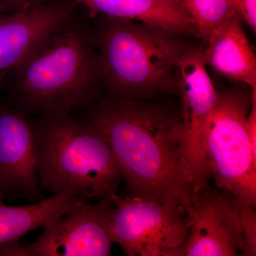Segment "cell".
Instances as JSON below:
<instances>
[{"label": "cell", "mask_w": 256, "mask_h": 256, "mask_svg": "<svg viewBox=\"0 0 256 256\" xmlns=\"http://www.w3.org/2000/svg\"><path fill=\"white\" fill-rule=\"evenodd\" d=\"M87 110L88 120L108 142L130 194L182 206L193 188L180 117L132 99H100Z\"/></svg>", "instance_id": "6da1fadb"}, {"label": "cell", "mask_w": 256, "mask_h": 256, "mask_svg": "<svg viewBox=\"0 0 256 256\" xmlns=\"http://www.w3.org/2000/svg\"><path fill=\"white\" fill-rule=\"evenodd\" d=\"M2 89L10 104L32 116L88 109L104 89L92 32L74 16L6 74Z\"/></svg>", "instance_id": "7a4b0ae2"}, {"label": "cell", "mask_w": 256, "mask_h": 256, "mask_svg": "<svg viewBox=\"0 0 256 256\" xmlns=\"http://www.w3.org/2000/svg\"><path fill=\"white\" fill-rule=\"evenodd\" d=\"M92 32L108 98L144 100L176 92V64L188 46L180 35L148 24L107 18Z\"/></svg>", "instance_id": "3957f363"}, {"label": "cell", "mask_w": 256, "mask_h": 256, "mask_svg": "<svg viewBox=\"0 0 256 256\" xmlns=\"http://www.w3.org/2000/svg\"><path fill=\"white\" fill-rule=\"evenodd\" d=\"M38 178L42 192L73 190L88 200L112 198L122 173L108 142L88 120L40 114Z\"/></svg>", "instance_id": "277c9868"}, {"label": "cell", "mask_w": 256, "mask_h": 256, "mask_svg": "<svg viewBox=\"0 0 256 256\" xmlns=\"http://www.w3.org/2000/svg\"><path fill=\"white\" fill-rule=\"evenodd\" d=\"M252 104V92H218L204 131V150L218 188L256 206V156L246 129Z\"/></svg>", "instance_id": "5b68a950"}, {"label": "cell", "mask_w": 256, "mask_h": 256, "mask_svg": "<svg viewBox=\"0 0 256 256\" xmlns=\"http://www.w3.org/2000/svg\"><path fill=\"white\" fill-rule=\"evenodd\" d=\"M182 205L190 228L184 256H256V206L206 186L190 192Z\"/></svg>", "instance_id": "8992f818"}, {"label": "cell", "mask_w": 256, "mask_h": 256, "mask_svg": "<svg viewBox=\"0 0 256 256\" xmlns=\"http://www.w3.org/2000/svg\"><path fill=\"white\" fill-rule=\"evenodd\" d=\"M112 242L129 256H184L188 223L182 206L138 195H114Z\"/></svg>", "instance_id": "52a82bcc"}, {"label": "cell", "mask_w": 256, "mask_h": 256, "mask_svg": "<svg viewBox=\"0 0 256 256\" xmlns=\"http://www.w3.org/2000/svg\"><path fill=\"white\" fill-rule=\"evenodd\" d=\"M176 92L182 105L180 120L185 162L193 191H198L206 186L210 172L204 150V131L218 98L202 50L188 47L178 58Z\"/></svg>", "instance_id": "ba28073f"}, {"label": "cell", "mask_w": 256, "mask_h": 256, "mask_svg": "<svg viewBox=\"0 0 256 256\" xmlns=\"http://www.w3.org/2000/svg\"><path fill=\"white\" fill-rule=\"evenodd\" d=\"M38 120L0 99V202L44 200L38 178Z\"/></svg>", "instance_id": "9c48e42d"}, {"label": "cell", "mask_w": 256, "mask_h": 256, "mask_svg": "<svg viewBox=\"0 0 256 256\" xmlns=\"http://www.w3.org/2000/svg\"><path fill=\"white\" fill-rule=\"evenodd\" d=\"M112 198L86 202L44 227L40 236L25 246L28 256H108L112 242Z\"/></svg>", "instance_id": "30bf717a"}, {"label": "cell", "mask_w": 256, "mask_h": 256, "mask_svg": "<svg viewBox=\"0 0 256 256\" xmlns=\"http://www.w3.org/2000/svg\"><path fill=\"white\" fill-rule=\"evenodd\" d=\"M75 2L52 0L0 14V76L18 67L47 36L74 16Z\"/></svg>", "instance_id": "8fae6325"}, {"label": "cell", "mask_w": 256, "mask_h": 256, "mask_svg": "<svg viewBox=\"0 0 256 256\" xmlns=\"http://www.w3.org/2000/svg\"><path fill=\"white\" fill-rule=\"evenodd\" d=\"M86 8L92 18L132 20L180 35L200 36L198 28L182 0H74Z\"/></svg>", "instance_id": "7c38bea8"}, {"label": "cell", "mask_w": 256, "mask_h": 256, "mask_svg": "<svg viewBox=\"0 0 256 256\" xmlns=\"http://www.w3.org/2000/svg\"><path fill=\"white\" fill-rule=\"evenodd\" d=\"M240 15L222 25L206 40L202 50L206 66L232 82L248 86L256 92V58Z\"/></svg>", "instance_id": "4fadbf2b"}, {"label": "cell", "mask_w": 256, "mask_h": 256, "mask_svg": "<svg viewBox=\"0 0 256 256\" xmlns=\"http://www.w3.org/2000/svg\"><path fill=\"white\" fill-rule=\"evenodd\" d=\"M88 201L78 192L65 190L24 206H10L0 202V244L20 240L32 230L44 228Z\"/></svg>", "instance_id": "5bb4252c"}, {"label": "cell", "mask_w": 256, "mask_h": 256, "mask_svg": "<svg viewBox=\"0 0 256 256\" xmlns=\"http://www.w3.org/2000/svg\"><path fill=\"white\" fill-rule=\"evenodd\" d=\"M204 42L222 25L239 14L230 0H182Z\"/></svg>", "instance_id": "9a60e30c"}, {"label": "cell", "mask_w": 256, "mask_h": 256, "mask_svg": "<svg viewBox=\"0 0 256 256\" xmlns=\"http://www.w3.org/2000/svg\"><path fill=\"white\" fill-rule=\"evenodd\" d=\"M50 1L52 0H0V14L24 11Z\"/></svg>", "instance_id": "2e32d148"}, {"label": "cell", "mask_w": 256, "mask_h": 256, "mask_svg": "<svg viewBox=\"0 0 256 256\" xmlns=\"http://www.w3.org/2000/svg\"><path fill=\"white\" fill-rule=\"evenodd\" d=\"M236 8L242 21L256 32V0H236Z\"/></svg>", "instance_id": "e0dca14e"}, {"label": "cell", "mask_w": 256, "mask_h": 256, "mask_svg": "<svg viewBox=\"0 0 256 256\" xmlns=\"http://www.w3.org/2000/svg\"><path fill=\"white\" fill-rule=\"evenodd\" d=\"M0 256H28L26 247L18 240L0 244Z\"/></svg>", "instance_id": "ac0fdd59"}, {"label": "cell", "mask_w": 256, "mask_h": 256, "mask_svg": "<svg viewBox=\"0 0 256 256\" xmlns=\"http://www.w3.org/2000/svg\"><path fill=\"white\" fill-rule=\"evenodd\" d=\"M6 74H3V75L0 76V90H1L2 88L3 84H4L5 77H6Z\"/></svg>", "instance_id": "d6986e66"}, {"label": "cell", "mask_w": 256, "mask_h": 256, "mask_svg": "<svg viewBox=\"0 0 256 256\" xmlns=\"http://www.w3.org/2000/svg\"><path fill=\"white\" fill-rule=\"evenodd\" d=\"M230 1L232 2V3H233L234 6H235L236 8V0H230Z\"/></svg>", "instance_id": "ffe728a7"}]
</instances>
